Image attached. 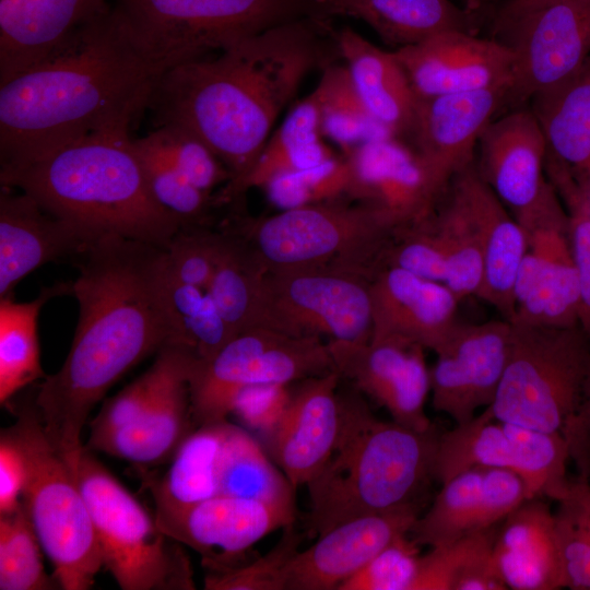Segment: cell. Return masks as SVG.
Segmentation results:
<instances>
[{"label": "cell", "instance_id": "cell-41", "mask_svg": "<svg viewBox=\"0 0 590 590\" xmlns=\"http://www.w3.org/2000/svg\"><path fill=\"white\" fill-rule=\"evenodd\" d=\"M311 93L321 135L339 145L344 155L365 142L392 135L367 110L344 64L327 63Z\"/></svg>", "mask_w": 590, "mask_h": 590}, {"label": "cell", "instance_id": "cell-51", "mask_svg": "<svg viewBox=\"0 0 590 590\" xmlns=\"http://www.w3.org/2000/svg\"><path fill=\"white\" fill-rule=\"evenodd\" d=\"M146 139L196 187L211 193L231 172L200 139L175 126H157Z\"/></svg>", "mask_w": 590, "mask_h": 590}, {"label": "cell", "instance_id": "cell-29", "mask_svg": "<svg viewBox=\"0 0 590 590\" xmlns=\"http://www.w3.org/2000/svg\"><path fill=\"white\" fill-rule=\"evenodd\" d=\"M197 359L193 354L187 355L140 417L85 449L102 451L141 468L168 462L194 429L189 377Z\"/></svg>", "mask_w": 590, "mask_h": 590}, {"label": "cell", "instance_id": "cell-8", "mask_svg": "<svg viewBox=\"0 0 590 590\" xmlns=\"http://www.w3.org/2000/svg\"><path fill=\"white\" fill-rule=\"evenodd\" d=\"M8 403L16 420L1 434L23 456L22 502L54 566L52 577L59 589L87 590L103 560L76 474L49 439L34 399Z\"/></svg>", "mask_w": 590, "mask_h": 590}, {"label": "cell", "instance_id": "cell-20", "mask_svg": "<svg viewBox=\"0 0 590 590\" xmlns=\"http://www.w3.org/2000/svg\"><path fill=\"white\" fill-rule=\"evenodd\" d=\"M527 499L518 474L498 468H473L441 484L432 505L413 522L409 535L435 547L498 526Z\"/></svg>", "mask_w": 590, "mask_h": 590}, {"label": "cell", "instance_id": "cell-26", "mask_svg": "<svg viewBox=\"0 0 590 590\" xmlns=\"http://www.w3.org/2000/svg\"><path fill=\"white\" fill-rule=\"evenodd\" d=\"M449 188L467 212L481 245L484 275L477 297L510 321L515 279L527 250L526 231L474 164L457 174Z\"/></svg>", "mask_w": 590, "mask_h": 590}, {"label": "cell", "instance_id": "cell-23", "mask_svg": "<svg viewBox=\"0 0 590 590\" xmlns=\"http://www.w3.org/2000/svg\"><path fill=\"white\" fill-rule=\"evenodd\" d=\"M369 292L370 341L400 340L435 352L459 322L460 300L448 286L404 269H380Z\"/></svg>", "mask_w": 590, "mask_h": 590}, {"label": "cell", "instance_id": "cell-9", "mask_svg": "<svg viewBox=\"0 0 590 590\" xmlns=\"http://www.w3.org/2000/svg\"><path fill=\"white\" fill-rule=\"evenodd\" d=\"M76 477L98 542L103 567L122 590H193L180 543L92 455L83 449Z\"/></svg>", "mask_w": 590, "mask_h": 590}, {"label": "cell", "instance_id": "cell-7", "mask_svg": "<svg viewBox=\"0 0 590 590\" xmlns=\"http://www.w3.org/2000/svg\"><path fill=\"white\" fill-rule=\"evenodd\" d=\"M400 225L385 212L342 200L282 210L228 225L268 271L328 270L371 279Z\"/></svg>", "mask_w": 590, "mask_h": 590}, {"label": "cell", "instance_id": "cell-4", "mask_svg": "<svg viewBox=\"0 0 590 590\" xmlns=\"http://www.w3.org/2000/svg\"><path fill=\"white\" fill-rule=\"evenodd\" d=\"M0 182L96 237L119 235L166 249L180 229L153 199L129 127L91 133L0 169Z\"/></svg>", "mask_w": 590, "mask_h": 590}, {"label": "cell", "instance_id": "cell-13", "mask_svg": "<svg viewBox=\"0 0 590 590\" xmlns=\"http://www.w3.org/2000/svg\"><path fill=\"white\" fill-rule=\"evenodd\" d=\"M522 227L527 250L515 279L509 322L556 328L578 326L577 270L569 216L556 189Z\"/></svg>", "mask_w": 590, "mask_h": 590}, {"label": "cell", "instance_id": "cell-19", "mask_svg": "<svg viewBox=\"0 0 590 590\" xmlns=\"http://www.w3.org/2000/svg\"><path fill=\"white\" fill-rule=\"evenodd\" d=\"M507 95V90L495 88L417 98L408 137L441 189L473 164L480 138L506 106Z\"/></svg>", "mask_w": 590, "mask_h": 590}, {"label": "cell", "instance_id": "cell-15", "mask_svg": "<svg viewBox=\"0 0 590 590\" xmlns=\"http://www.w3.org/2000/svg\"><path fill=\"white\" fill-rule=\"evenodd\" d=\"M512 338L511 322H458L435 351L429 369L433 408L463 424L496 397L507 365Z\"/></svg>", "mask_w": 590, "mask_h": 590}, {"label": "cell", "instance_id": "cell-11", "mask_svg": "<svg viewBox=\"0 0 590 590\" xmlns=\"http://www.w3.org/2000/svg\"><path fill=\"white\" fill-rule=\"evenodd\" d=\"M489 38L514 56L506 106L575 75L590 57V0H505L491 20Z\"/></svg>", "mask_w": 590, "mask_h": 590}, {"label": "cell", "instance_id": "cell-55", "mask_svg": "<svg viewBox=\"0 0 590 590\" xmlns=\"http://www.w3.org/2000/svg\"><path fill=\"white\" fill-rule=\"evenodd\" d=\"M26 477L22 453L5 435L0 437V514L20 504Z\"/></svg>", "mask_w": 590, "mask_h": 590}, {"label": "cell", "instance_id": "cell-47", "mask_svg": "<svg viewBox=\"0 0 590 590\" xmlns=\"http://www.w3.org/2000/svg\"><path fill=\"white\" fill-rule=\"evenodd\" d=\"M557 538L565 586L590 590V483L579 475L568 481L554 499Z\"/></svg>", "mask_w": 590, "mask_h": 590}, {"label": "cell", "instance_id": "cell-53", "mask_svg": "<svg viewBox=\"0 0 590 590\" xmlns=\"http://www.w3.org/2000/svg\"><path fill=\"white\" fill-rule=\"evenodd\" d=\"M219 231L180 228L166 248L168 274L181 283L208 288L216 259Z\"/></svg>", "mask_w": 590, "mask_h": 590}, {"label": "cell", "instance_id": "cell-54", "mask_svg": "<svg viewBox=\"0 0 590 590\" xmlns=\"http://www.w3.org/2000/svg\"><path fill=\"white\" fill-rule=\"evenodd\" d=\"M292 393L287 385L261 384L244 388L235 400L232 414L264 438L282 420Z\"/></svg>", "mask_w": 590, "mask_h": 590}, {"label": "cell", "instance_id": "cell-21", "mask_svg": "<svg viewBox=\"0 0 590 590\" xmlns=\"http://www.w3.org/2000/svg\"><path fill=\"white\" fill-rule=\"evenodd\" d=\"M344 156L352 174L350 197L402 226L429 215L447 191L436 184L415 150L398 137L370 140Z\"/></svg>", "mask_w": 590, "mask_h": 590}, {"label": "cell", "instance_id": "cell-3", "mask_svg": "<svg viewBox=\"0 0 590 590\" xmlns=\"http://www.w3.org/2000/svg\"><path fill=\"white\" fill-rule=\"evenodd\" d=\"M163 72L111 3L46 59L0 84L1 169L129 127Z\"/></svg>", "mask_w": 590, "mask_h": 590}, {"label": "cell", "instance_id": "cell-1", "mask_svg": "<svg viewBox=\"0 0 590 590\" xmlns=\"http://www.w3.org/2000/svg\"><path fill=\"white\" fill-rule=\"evenodd\" d=\"M73 263L75 333L64 363L38 385L34 402L49 439L76 473L91 411L134 365L174 345L175 328L165 248L109 234Z\"/></svg>", "mask_w": 590, "mask_h": 590}, {"label": "cell", "instance_id": "cell-34", "mask_svg": "<svg viewBox=\"0 0 590 590\" xmlns=\"http://www.w3.org/2000/svg\"><path fill=\"white\" fill-rule=\"evenodd\" d=\"M333 156L322 141L319 110L312 93L297 103L269 137L251 170L240 180L227 182L216 196L221 204L240 197L253 187H263L272 178L312 167Z\"/></svg>", "mask_w": 590, "mask_h": 590}, {"label": "cell", "instance_id": "cell-28", "mask_svg": "<svg viewBox=\"0 0 590 590\" xmlns=\"http://www.w3.org/2000/svg\"><path fill=\"white\" fill-rule=\"evenodd\" d=\"M493 556L507 589L566 588L554 511L526 499L497 526Z\"/></svg>", "mask_w": 590, "mask_h": 590}, {"label": "cell", "instance_id": "cell-36", "mask_svg": "<svg viewBox=\"0 0 590 590\" xmlns=\"http://www.w3.org/2000/svg\"><path fill=\"white\" fill-rule=\"evenodd\" d=\"M72 294V282L42 287L31 302L0 298V402L8 403L19 391L45 378L40 365L37 319L44 304Z\"/></svg>", "mask_w": 590, "mask_h": 590}, {"label": "cell", "instance_id": "cell-57", "mask_svg": "<svg viewBox=\"0 0 590 590\" xmlns=\"http://www.w3.org/2000/svg\"><path fill=\"white\" fill-rule=\"evenodd\" d=\"M589 59H590V57H589Z\"/></svg>", "mask_w": 590, "mask_h": 590}, {"label": "cell", "instance_id": "cell-48", "mask_svg": "<svg viewBox=\"0 0 590 590\" xmlns=\"http://www.w3.org/2000/svg\"><path fill=\"white\" fill-rule=\"evenodd\" d=\"M352 174L346 157L331 156L300 170L268 181L269 200L282 210L342 200L350 197Z\"/></svg>", "mask_w": 590, "mask_h": 590}, {"label": "cell", "instance_id": "cell-38", "mask_svg": "<svg viewBox=\"0 0 590 590\" xmlns=\"http://www.w3.org/2000/svg\"><path fill=\"white\" fill-rule=\"evenodd\" d=\"M219 494L295 507V488L250 433L227 421L217 465Z\"/></svg>", "mask_w": 590, "mask_h": 590}, {"label": "cell", "instance_id": "cell-14", "mask_svg": "<svg viewBox=\"0 0 590 590\" xmlns=\"http://www.w3.org/2000/svg\"><path fill=\"white\" fill-rule=\"evenodd\" d=\"M296 508L217 494L178 507H155L160 528L202 557L208 573L241 565L240 558L271 532L294 523Z\"/></svg>", "mask_w": 590, "mask_h": 590}, {"label": "cell", "instance_id": "cell-37", "mask_svg": "<svg viewBox=\"0 0 590 590\" xmlns=\"http://www.w3.org/2000/svg\"><path fill=\"white\" fill-rule=\"evenodd\" d=\"M219 233L217 253L208 291L235 337L257 328L267 269L234 229L226 226Z\"/></svg>", "mask_w": 590, "mask_h": 590}, {"label": "cell", "instance_id": "cell-45", "mask_svg": "<svg viewBox=\"0 0 590 590\" xmlns=\"http://www.w3.org/2000/svg\"><path fill=\"white\" fill-rule=\"evenodd\" d=\"M189 354L192 353L179 345L169 344L162 349L145 373L105 401L90 422L91 432L84 447H92L114 430L140 417L158 398L173 373Z\"/></svg>", "mask_w": 590, "mask_h": 590}, {"label": "cell", "instance_id": "cell-46", "mask_svg": "<svg viewBox=\"0 0 590 590\" xmlns=\"http://www.w3.org/2000/svg\"><path fill=\"white\" fill-rule=\"evenodd\" d=\"M148 186L156 203L180 228L208 226L215 200L190 182L148 139H133Z\"/></svg>", "mask_w": 590, "mask_h": 590}, {"label": "cell", "instance_id": "cell-30", "mask_svg": "<svg viewBox=\"0 0 590 590\" xmlns=\"http://www.w3.org/2000/svg\"><path fill=\"white\" fill-rule=\"evenodd\" d=\"M479 13L451 0H312V16L359 20L394 49L448 31L475 34Z\"/></svg>", "mask_w": 590, "mask_h": 590}, {"label": "cell", "instance_id": "cell-5", "mask_svg": "<svg viewBox=\"0 0 590 590\" xmlns=\"http://www.w3.org/2000/svg\"><path fill=\"white\" fill-rule=\"evenodd\" d=\"M335 446L306 485L307 528L321 535L346 520L421 506L434 477L440 433L415 430L376 417L359 394H340Z\"/></svg>", "mask_w": 590, "mask_h": 590}, {"label": "cell", "instance_id": "cell-12", "mask_svg": "<svg viewBox=\"0 0 590 590\" xmlns=\"http://www.w3.org/2000/svg\"><path fill=\"white\" fill-rule=\"evenodd\" d=\"M370 280L347 272H266L257 328L288 337L367 343L371 337Z\"/></svg>", "mask_w": 590, "mask_h": 590}, {"label": "cell", "instance_id": "cell-24", "mask_svg": "<svg viewBox=\"0 0 590 590\" xmlns=\"http://www.w3.org/2000/svg\"><path fill=\"white\" fill-rule=\"evenodd\" d=\"M99 238L47 212L27 193L1 186L0 298L13 297L16 284L47 262H74Z\"/></svg>", "mask_w": 590, "mask_h": 590}, {"label": "cell", "instance_id": "cell-44", "mask_svg": "<svg viewBox=\"0 0 590 590\" xmlns=\"http://www.w3.org/2000/svg\"><path fill=\"white\" fill-rule=\"evenodd\" d=\"M43 551L22 500L12 510L0 514V589L59 588L45 571Z\"/></svg>", "mask_w": 590, "mask_h": 590}, {"label": "cell", "instance_id": "cell-35", "mask_svg": "<svg viewBox=\"0 0 590 590\" xmlns=\"http://www.w3.org/2000/svg\"><path fill=\"white\" fill-rule=\"evenodd\" d=\"M226 424L223 421L197 426L168 460L162 476L143 473L155 507L178 508L219 494L217 465Z\"/></svg>", "mask_w": 590, "mask_h": 590}, {"label": "cell", "instance_id": "cell-25", "mask_svg": "<svg viewBox=\"0 0 590 590\" xmlns=\"http://www.w3.org/2000/svg\"><path fill=\"white\" fill-rule=\"evenodd\" d=\"M340 378L332 370L305 379L266 437L269 456L295 489L309 483L335 446L341 426Z\"/></svg>", "mask_w": 590, "mask_h": 590}, {"label": "cell", "instance_id": "cell-40", "mask_svg": "<svg viewBox=\"0 0 590 590\" xmlns=\"http://www.w3.org/2000/svg\"><path fill=\"white\" fill-rule=\"evenodd\" d=\"M479 467L515 473L517 470V449L509 424L497 420L488 406L439 435L434 477L442 484L458 473Z\"/></svg>", "mask_w": 590, "mask_h": 590}, {"label": "cell", "instance_id": "cell-50", "mask_svg": "<svg viewBox=\"0 0 590 590\" xmlns=\"http://www.w3.org/2000/svg\"><path fill=\"white\" fill-rule=\"evenodd\" d=\"M278 543L257 559L204 577L206 590H284L285 573L299 551L304 533L285 527Z\"/></svg>", "mask_w": 590, "mask_h": 590}, {"label": "cell", "instance_id": "cell-31", "mask_svg": "<svg viewBox=\"0 0 590 590\" xmlns=\"http://www.w3.org/2000/svg\"><path fill=\"white\" fill-rule=\"evenodd\" d=\"M361 101L390 134L408 137L414 120L417 98L392 50H384L350 26L333 33Z\"/></svg>", "mask_w": 590, "mask_h": 590}, {"label": "cell", "instance_id": "cell-18", "mask_svg": "<svg viewBox=\"0 0 590 590\" xmlns=\"http://www.w3.org/2000/svg\"><path fill=\"white\" fill-rule=\"evenodd\" d=\"M477 173L522 226L553 184L545 178L547 143L531 109L515 108L482 133Z\"/></svg>", "mask_w": 590, "mask_h": 590}, {"label": "cell", "instance_id": "cell-52", "mask_svg": "<svg viewBox=\"0 0 590 590\" xmlns=\"http://www.w3.org/2000/svg\"><path fill=\"white\" fill-rule=\"evenodd\" d=\"M420 547L409 533L397 536L339 590H412Z\"/></svg>", "mask_w": 590, "mask_h": 590}, {"label": "cell", "instance_id": "cell-6", "mask_svg": "<svg viewBox=\"0 0 590 590\" xmlns=\"http://www.w3.org/2000/svg\"><path fill=\"white\" fill-rule=\"evenodd\" d=\"M512 324L506 368L488 406L503 422L562 435L590 474V346L579 326Z\"/></svg>", "mask_w": 590, "mask_h": 590}, {"label": "cell", "instance_id": "cell-2", "mask_svg": "<svg viewBox=\"0 0 590 590\" xmlns=\"http://www.w3.org/2000/svg\"><path fill=\"white\" fill-rule=\"evenodd\" d=\"M328 20L303 16L174 66L149 99L155 126L181 128L208 145L232 174L253 167L283 109L321 62Z\"/></svg>", "mask_w": 590, "mask_h": 590}, {"label": "cell", "instance_id": "cell-10", "mask_svg": "<svg viewBox=\"0 0 590 590\" xmlns=\"http://www.w3.org/2000/svg\"><path fill=\"white\" fill-rule=\"evenodd\" d=\"M166 71L274 25L312 15V0H111Z\"/></svg>", "mask_w": 590, "mask_h": 590}, {"label": "cell", "instance_id": "cell-39", "mask_svg": "<svg viewBox=\"0 0 590 590\" xmlns=\"http://www.w3.org/2000/svg\"><path fill=\"white\" fill-rule=\"evenodd\" d=\"M496 529L429 547L421 555L412 590H506L493 556Z\"/></svg>", "mask_w": 590, "mask_h": 590}, {"label": "cell", "instance_id": "cell-49", "mask_svg": "<svg viewBox=\"0 0 590 590\" xmlns=\"http://www.w3.org/2000/svg\"><path fill=\"white\" fill-rule=\"evenodd\" d=\"M552 184L563 197L569 216L570 240L577 270L578 326L590 346V196L563 165L547 164Z\"/></svg>", "mask_w": 590, "mask_h": 590}, {"label": "cell", "instance_id": "cell-56", "mask_svg": "<svg viewBox=\"0 0 590 590\" xmlns=\"http://www.w3.org/2000/svg\"><path fill=\"white\" fill-rule=\"evenodd\" d=\"M463 7L473 12H481L484 8L489 7L498 0H460Z\"/></svg>", "mask_w": 590, "mask_h": 590}, {"label": "cell", "instance_id": "cell-42", "mask_svg": "<svg viewBox=\"0 0 590 590\" xmlns=\"http://www.w3.org/2000/svg\"><path fill=\"white\" fill-rule=\"evenodd\" d=\"M166 296L175 328L174 345L205 362L234 338L208 288L176 281L167 271Z\"/></svg>", "mask_w": 590, "mask_h": 590}, {"label": "cell", "instance_id": "cell-22", "mask_svg": "<svg viewBox=\"0 0 590 590\" xmlns=\"http://www.w3.org/2000/svg\"><path fill=\"white\" fill-rule=\"evenodd\" d=\"M420 506L359 516L337 524L298 551L285 573L284 590H339L380 550L409 533Z\"/></svg>", "mask_w": 590, "mask_h": 590}, {"label": "cell", "instance_id": "cell-17", "mask_svg": "<svg viewBox=\"0 0 590 590\" xmlns=\"http://www.w3.org/2000/svg\"><path fill=\"white\" fill-rule=\"evenodd\" d=\"M392 51L416 98L495 88L509 93L512 84L514 56L489 37L448 31Z\"/></svg>", "mask_w": 590, "mask_h": 590}, {"label": "cell", "instance_id": "cell-16", "mask_svg": "<svg viewBox=\"0 0 590 590\" xmlns=\"http://www.w3.org/2000/svg\"><path fill=\"white\" fill-rule=\"evenodd\" d=\"M328 347L335 371L385 408L392 421L421 432L434 427L425 413L430 374L423 346L389 339L329 341Z\"/></svg>", "mask_w": 590, "mask_h": 590}, {"label": "cell", "instance_id": "cell-33", "mask_svg": "<svg viewBox=\"0 0 590 590\" xmlns=\"http://www.w3.org/2000/svg\"><path fill=\"white\" fill-rule=\"evenodd\" d=\"M278 334L251 328L236 334L209 361H196L189 377L196 426L227 421L239 392L249 386L256 359Z\"/></svg>", "mask_w": 590, "mask_h": 590}, {"label": "cell", "instance_id": "cell-43", "mask_svg": "<svg viewBox=\"0 0 590 590\" xmlns=\"http://www.w3.org/2000/svg\"><path fill=\"white\" fill-rule=\"evenodd\" d=\"M433 222L445 257L444 284L461 302L479 296L484 275L481 245L460 201L449 191L447 201L433 212Z\"/></svg>", "mask_w": 590, "mask_h": 590}, {"label": "cell", "instance_id": "cell-27", "mask_svg": "<svg viewBox=\"0 0 590 590\" xmlns=\"http://www.w3.org/2000/svg\"><path fill=\"white\" fill-rule=\"evenodd\" d=\"M111 0H0V84L46 59Z\"/></svg>", "mask_w": 590, "mask_h": 590}, {"label": "cell", "instance_id": "cell-32", "mask_svg": "<svg viewBox=\"0 0 590 590\" xmlns=\"http://www.w3.org/2000/svg\"><path fill=\"white\" fill-rule=\"evenodd\" d=\"M547 154L590 196V59L570 79L531 97Z\"/></svg>", "mask_w": 590, "mask_h": 590}]
</instances>
